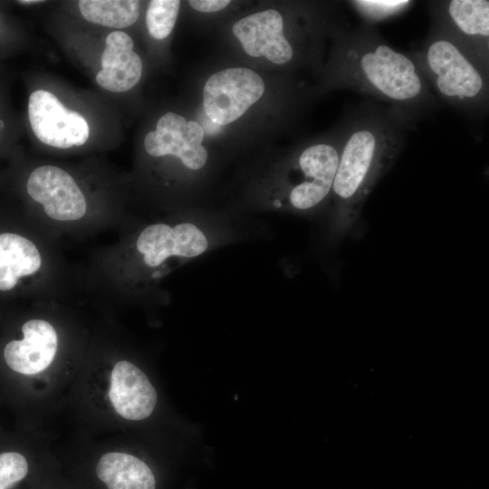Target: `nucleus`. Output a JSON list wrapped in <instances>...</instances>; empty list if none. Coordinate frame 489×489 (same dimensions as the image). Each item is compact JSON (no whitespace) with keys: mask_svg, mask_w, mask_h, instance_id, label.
<instances>
[{"mask_svg":"<svg viewBox=\"0 0 489 489\" xmlns=\"http://www.w3.org/2000/svg\"><path fill=\"white\" fill-rule=\"evenodd\" d=\"M330 87L346 89L383 102L408 130L440 108L410 52L392 47L377 26L338 24L332 30Z\"/></svg>","mask_w":489,"mask_h":489,"instance_id":"f257e3e1","label":"nucleus"},{"mask_svg":"<svg viewBox=\"0 0 489 489\" xmlns=\"http://www.w3.org/2000/svg\"><path fill=\"white\" fill-rule=\"evenodd\" d=\"M331 197L337 230L348 233L378 182L401 154L408 131L385 105L367 100L347 108Z\"/></svg>","mask_w":489,"mask_h":489,"instance_id":"f03ea898","label":"nucleus"},{"mask_svg":"<svg viewBox=\"0 0 489 489\" xmlns=\"http://www.w3.org/2000/svg\"><path fill=\"white\" fill-rule=\"evenodd\" d=\"M410 53L439 102L471 120L487 117L489 72L447 34L429 26L427 36Z\"/></svg>","mask_w":489,"mask_h":489,"instance_id":"7ed1b4c3","label":"nucleus"},{"mask_svg":"<svg viewBox=\"0 0 489 489\" xmlns=\"http://www.w3.org/2000/svg\"><path fill=\"white\" fill-rule=\"evenodd\" d=\"M341 138L340 122L329 139L302 149L287 177L285 199L289 207L297 211L311 210L331 197Z\"/></svg>","mask_w":489,"mask_h":489,"instance_id":"20e7f679","label":"nucleus"},{"mask_svg":"<svg viewBox=\"0 0 489 489\" xmlns=\"http://www.w3.org/2000/svg\"><path fill=\"white\" fill-rule=\"evenodd\" d=\"M427 7L430 26L443 31L489 72V1H428Z\"/></svg>","mask_w":489,"mask_h":489,"instance_id":"39448f33","label":"nucleus"},{"mask_svg":"<svg viewBox=\"0 0 489 489\" xmlns=\"http://www.w3.org/2000/svg\"><path fill=\"white\" fill-rule=\"evenodd\" d=\"M264 91L261 76L247 68H228L214 73L203 91L206 116L224 126L239 119Z\"/></svg>","mask_w":489,"mask_h":489,"instance_id":"423d86ee","label":"nucleus"},{"mask_svg":"<svg viewBox=\"0 0 489 489\" xmlns=\"http://www.w3.org/2000/svg\"><path fill=\"white\" fill-rule=\"evenodd\" d=\"M28 116L34 133L48 146L69 149L83 145L89 138V125L84 117L65 108L48 91L38 90L30 95Z\"/></svg>","mask_w":489,"mask_h":489,"instance_id":"0eeeda50","label":"nucleus"},{"mask_svg":"<svg viewBox=\"0 0 489 489\" xmlns=\"http://www.w3.org/2000/svg\"><path fill=\"white\" fill-rule=\"evenodd\" d=\"M204 134L197 121H187L181 115L167 112L158 120L156 130L146 135L144 147L152 157L175 156L187 168L197 170L207 160V151L202 145Z\"/></svg>","mask_w":489,"mask_h":489,"instance_id":"6e6552de","label":"nucleus"},{"mask_svg":"<svg viewBox=\"0 0 489 489\" xmlns=\"http://www.w3.org/2000/svg\"><path fill=\"white\" fill-rule=\"evenodd\" d=\"M208 240L193 223L184 222L171 226L153 224L144 228L136 241V249L144 264L158 267L170 257L194 258L206 251Z\"/></svg>","mask_w":489,"mask_h":489,"instance_id":"1a4fd4ad","label":"nucleus"},{"mask_svg":"<svg viewBox=\"0 0 489 489\" xmlns=\"http://www.w3.org/2000/svg\"><path fill=\"white\" fill-rule=\"evenodd\" d=\"M27 192L54 220L74 221L86 213L83 193L72 176L58 167L44 165L33 170Z\"/></svg>","mask_w":489,"mask_h":489,"instance_id":"9d476101","label":"nucleus"},{"mask_svg":"<svg viewBox=\"0 0 489 489\" xmlns=\"http://www.w3.org/2000/svg\"><path fill=\"white\" fill-rule=\"evenodd\" d=\"M232 30L250 56H264L278 65L288 64L294 59L295 47L284 34V20L277 10L268 9L244 17Z\"/></svg>","mask_w":489,"mask_h":489,"instance_id":"9b49d317","label":"nucleus"},{"mask_svg":"<svg viewBox=\"0 0 489 489\" xmlns=\"http://www.w3.org/2000/svg\"><path fill=\"white\" fill-rule=\"evenodd\" d=\"M110 400L116 412L129 420L149 417L157 403V392L148 377L127 360L117 362L110 376Z\"/></svg>","mask_w":489,"mask_h":489,"instance_id":"f8f14e48","label":"nucleus"},{"mask_svg":"<svg viewBox=\"0 0 489 489\" xmlns=\"http://www.w3.org/2000/svg\"><path fill=\"white\" fill-rule=\"evenodd\" d=\"M24 339L12 340L4 350L8 367L21 374L33 375L45 369L57 351L54 328L43 320H30L22 328Z\"/></svg>","mask_w":489,"mask_h":489,"instance_id":"ddd939ff","label":"nucleus"},{"mask_svg":"<svg viewBox=\"0 0 489 489\" xmlns=\"http://www.w3.org/2000/svg\"><path fill=\"white\" fill-rule=\"evenodd\" d=\"M133 47L131 37L124 32L115 31L107 36L101 59L102 69L96 75L100 86L113 92H122L139 82L142 62Z\"/></svg>","mask_w":489,"mask_h":489,"instance_id":"4468645a","label":"nucleus"},{"mask_svg":"<svg viewBox=\"0 0 489 489\" xmlns=\"http://www.w3.org/2000/svg\"><path fill=\"white\" fill-rule=\"evenodd\" d=\"M96 475L107 489H156V478L149 465L126 453L103 455L96 465Z\"/></svg>","mask_w":489,"mask_h":489,"instance_id":"2eb2a0df","label":"nucleus"},{"mask_svg":"<svg viewBox=\"0 0 489 489\" xmlns=\"http://www.w3.org/2000/svg\"><path fill=\"white\" fill-rule=\"evenodd\" d=\"M41 254L29 239L16 234H0V291L13 289L19 278L34 273Z\"/></svg>","mask_w":489,"mask_h":489,"instance_id":"dca6fc26","label":"nucleus"},{"mask_svg":"<svg viewBox=\"0 0 489 489\" xmlns=\"http://www.w3.org/2000/svg\"><path fill=\"white\" fill-rule=\"evenodd\" d=\"M139 4L136 0H81L78 6L88 22L120 29L137 21Z\"/></svg>","mask_w":489,"mask_h":489,"instance_id":"f3484780","label":"nucleus"},{"mask_svg":"<svg viewBox=\"0 0 489 489\" xmlns=\"http://www.w3.org/2000/svg\"><path fill=\"white\" fill-rule=\"evenodd\" d=\"M346 4L360 17L361 23H379L399 17L415 5L409 0H353Z\"/></svg>","mask_w":489,"mask_h":489,"instance_id":"a211bd4d","label":"nucleus"},{"mask_svg":"<svg viewBox=\"0 0 489 489\" xmlns=\"http://www.w3.org/2000/svg\"><path fill=\"white\" fill-rule=\"evenodd\" d=\"M178 0H151L149 3L146 24L149 34L158 40L168 36L179 12Z\"/></svg>","mask_w":489,"mask_h":489,"instance_id":"6ab92c4d","label":"nucleus"},{"mask_svg":"<svg viewBox=\"0 0 489 489\" xmlns=\"http://www.w3.org/2000/svg\"><path fill=\"white\" fill-rule=\"evenodd\" d=\"M29 471L25 457L16 452L0 455V489H10L25 478Z\"/></svg>","mask_w":489,"mask_h":489,"instance_id":"aec40b11","label":"nucleus"},{"mask_svg":"<svg viewBox=\"0 0 489 489\" xmlns=\"http://www.w3.org/2000/svg\"><path fill=\"white\" fill-rule=\"evenodd\" d=\"M188 4L192 8L201 12H217L229 4V0H190Z\"/></svg>","mask_w":489,"mask_h":489,"instance_id":"412c9836","label":"nucleus"},{"mask_svg":"<svg viewBox=\"0 0 489 489\" xmlns=\"http://www.w3.org/2000/svg\"><path fill=\"white\" fill-rule=\"evenodd\" d=\"M20 4H35V3H42V1L39 0H24V1H18Z\"/></svg>","mask_w":489,"mask_h":489,"instance_id":"4be33fe9","label":"nucleus"},{"mask_svg":"<svg viewBox=\"0 0 489 489\" xmlns=\"http://www.w3.org/2000/svg\"><path fill=\"white\" fill-rule=\"evenodd\" d=\"M3 126H4V123L2 120H0V130L2 129Z\"/></svg>","mask_w":489,"mask_h":489,"instance_id":"5701e85b","label":"nucleus"}]
</instances>
